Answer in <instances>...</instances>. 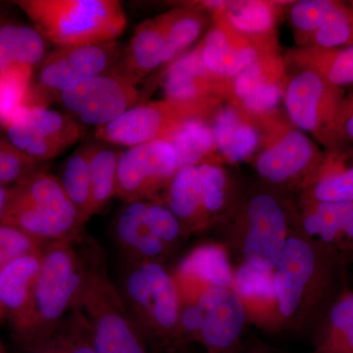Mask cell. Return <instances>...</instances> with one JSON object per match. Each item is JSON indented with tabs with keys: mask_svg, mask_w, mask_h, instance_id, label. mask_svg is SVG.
Masks as SVG:
<instances>
[{
	"mask_svg": "<svg viewBox=\"0 0 353 353\" xmlns=\"http://www.w3.org/2000/svg\"><path fill=\"white\" fill-rule=\"evenodd\" d=\"M0 224L16 228L43 243H73L85 227L59 178L43 170L10 187Z\"/></svg>",
	"mask_w": 353,
	"mask_h": 353,
	"instance_id": "obj_1",
	"label": "cell"
},
{
	"mask_svg": "<svg viewBox=\"0 0 353 353\" xmlns=\"http://www.w3.org/2000/svg\"><path fill=\"white\" fill-rule=\"evenodd\" d=\"M17 6L58 48L114 41L127 26L116 0H21Z\"/></svg>",
	"mask_w": 353,
	"mask_h": 353,
	"instance_id": "obj_2",
	"label": "cell"
},
{
	"mask_svg": "<svg viewBox=\"0 0 353 353\" xmlns=\"http://www.w3.org/2000/svg\"><path fill=\"white\" fill-rule=\"evenodd\" d=\"M74 307L87 318L95 353H146L145 338L103 264H83Z\"/></svg>",
	"mask_w": 353,
	"mask_h": 353,
	"instance_id": "obj_3",
	"label": "cell"
},
{
	"mask_svg": "<svg viewBox=\"0 0 353 353\" xmlns=\"http://www.w3.org/2000/svg\"><path fill=\"white\" fill-rule=\"evenodd\" d=\"M83 263L71 241H52L43 250L34 303L32 324L23 347L46 338L75 305L83 281Z\"/></svg>",
	"mask_w": 353,
	"mask_h": 353,
	"instance_id": "obj_4",
	"label": "cell"
},
{
	"mask_svg": "<svg viewBox=\"0 0 353 353\" xmlns=\"http://www.w3.org/2000/svg\"><path fill=\"white\" fill-rule=\"evenodd\" d=\"M117 289L143 338L176 328L180 304L175 283L157 261L128 260Z\"/></svg>",
	"mask_w": 353,
	"mask_h": 353,
	"instance_id": "obj_5",
	"label": "cell"
},
{
	"mask_svg": "<svg viewBox=\"0 0 353 353\" xmlns=\"http://www.w3.org/2000/svg\"><path fill=\"white\" fill-rule=\"evenodd\" d=\"M125 48L117 41L58 48L44 58L29 105L48 108L74 83L122 67Z\"/></svg>",
	"mask_w": 353,
	"mask_h": 353,
	"instance_id": "obj_6",
	"label": "cell"
},
{
	"mask_svg": "<svg viewBox=\"0 0 353 353\" xmlns=\"http://www.w3.org/2000/svg\"><path fill=\"white\" fill-rule=\"evenodd\" d=\"M209 106L208 101H164L139 104L117 120L97 128L95 137L116 145L128 148L164 139L183 123L201 119Z\"/></svg>",
	"mask_w": 353,
	"mask_h": 353,
	"instance_id": "obj_7",
	"label": "cell"
},
{
	"mask_svg": "<svg viewBox=\"0 0 353 353\" xmlns=\"http://www.w3.org/2000/svg\"><path fill=\"white\" fill-rule=\"evenodd\" d=\"M59 101L74 119L99 128L136 106L139 92L137 83L120 67L74 83Z\"/></svg>",
	"mask_w": 353,
	"mask_h": 353,
	"instance_id": "obj_8",
	"label": "cell"
},
{
	"mask_svg": "<svg viewBox=\"0 0 353 353\" xmlns=\"http://www.w3.org/2000/svg\"><path fill=\"white\" fill-rule=\"evenodd\" d=\"M8 141L34 161H48L82 138L83 128L69 114L27 105L6 128Z\"/></svg>",
	"mask_w": 353,
	"mask_h": 353,
	"instance_id": "obj_9",
	"label": "cell"
},
{
	"mask_svg": "<svg viewBox=\"0 0 353 353\" xmlns=\"http://www.w3.org/2000/svg\"><path fill=\"white\" fill-rule=\"evenodd\" d=\"M176 171L175 152L165 139L132 146L121 153L116 196L125 203L143 201Z\"/></svg>",
	"mask_w": 353,
	"mask_h": 353,
	"instance_id": "obj_10",
	"label": "cell"
},
{
	"mask_svg": "<svg viewBox=\"0 0 353 353\" xmlns=\"http://www.w3.org/2000/svg\"><path fill=\"white\" fill-rule=\"evenodd\" d=\"M285 103L290 119L306 132H331L336 134V123L343 104L338 87L322 76L305 69L285 88Z\"/></svg>",
	"mask_w": 353,
	"mask_h": 353,
	"instance_id": "obj_11",
	"label": "cell"
},
{
	"mask_svg": "<svg viewBox=\"0 0 353 353\" xmlns=\"http://www.w3.org/2000/svg\"><path fill=\"white\" fill-rule=\"evenodd\" d=\"M250 230L243 246L248 263L264 271L277 264L285 243V219L273 197L259 194L248 208Z\"/></svg>",
	"mask_w": 353,
	"mask_h": 353,
	"instance_id": "obj_12",
	"label": "cell"
},
{
	"mask_svg": "<svg viewBox=\"0 0 353 353\" xmlns=\"http://www.w3.org/2000/svg\"><path fill=\"white\" fill-rule=\"evenodd\" d=\"M41 259L43 252L32 253L0 269V303L20 341L31 327L34 288Z\"/></svg>",
	"mask_w": 353,
	"mask_h": 353,
	"instance_id": "obj_13",
	"label": "cell"
},
{
	"mask_svg": "<svg viewBox=\"0 0 353 353\" xmlns=\"http://www.w3.org/2000/svg\"><path fill=\"white\" fill-rule=\"evenodd\" d=\"M203 323L199 336L214 352H226L238 341L245 314L240 299L225 288H209L199 296Z\"/></svg>",
	"mask_w": 353,
	"mask_h": 353,
	"instance_id": "obj_14",
	"label": "cell"
},
{
	"mask_svg": "<svg viewBox=\"0 0 353 353\" xmlns=\"http://www.w3.org/2000/svg\"><path fill=\"white\" fill-rule=\"evenodd\" d=\"M315 268L314 250L307 243L296 238L285 241L274 276L279 307L285 317L296 310Z\"/></svg>",
	"mask_w": 353,
	"mask_h": 353,
	"instance_id": "obj_15",
	"label": "cell"
},
{
	"mask_svg": "<svg viewBox=\"0 0 353 353\" xmlns=\"http://www.w3.org/2000/svg\"><path fill=\"white\" fill-rule=\"evenodd\" d=\"M113 234L128 260L155 261L163 252L164 243L150 228L148 202L125 204L114 220Z\"/></svg>",
	"mask_w": 353,
	"mask_h": 353,
	"instance_id": "obj_16",
	"label": "cell"
},
{
	"mask_svg": "<svg viewBox=\"0 0 353 353\" xmlns=\"http://www.w3.org/2000/svg\"><path fill=\"white\" fill-rule=\"evenodd\" d=\"M169 62L166 36L160 16L139 25L125 48L122 70L138 83L160 65Z\"/></svg>",
	"mask_w": 353,
	"mask_h": 353,
	"instance_id": "obj_17",
	"label": "cell"
},
{
	"mask_svg": "<svg viewBox=\"0 0 353 353\" xmlns=\"http://www.w3.org/2000/svg\"><path fill=\"white\" fill-rule=\"evenodd\" d=\"M196 50L213 76L236 78L259 59L256 48L246 43H234L221 28L210 30Z\"/></svg>",
	"mask_w": 353,
	"mask_h": 353,
	"instance_id": "obj_18",
	"label": "cell"
},
{
	"mask_svg": "<svg viewBox=\"0 0 353 353\" xmlns=\"http://www.w3.org/2000/svg\"><path fill=\"white\" fill-rule=\"evenodd\" d=\"M313 155V145L303 132L290 131L261 153L257 171L267 180L281 183L305 168Z\"/></svg>",
	"mask_w": 353,
	"mask_h": 353,
	"instance_id": "obj_19",
	"label": "cell"
},
{
	"mask_svg": "<svg viewBox=\"0 0 353 353\" xmlns=\"http://www.w3.org/2000/svg\"><path fill=\"white\" fill-rule=\"evenodd\" d=\"M214 78L196 50L176 59L167 70L163 81L165 95L174 101H208L214 88Z\"/></svg>",
	"mask_w": 353,
	"mask_h": 353,
	"instance_id": "obj_20",
	"label": "cell"
},
{
	"mask_svg": "<svg viewBox=\"0 0 353 353\" xmlns=\"http://www.w3.org/2000/svg\"><path fill=\"white\" fill-rule=\"evenodd\" d=\"M46 41L29 26H0V72L14 66H41L46 58Z\"/></svg>",
	"mask_w": 353,
	"mask_h": 353,
	"instance_id": "obj_21",
	"label": "cell"
},
{
	"mask_svg": "<svg viewBox=\"0 0 353 353\" xmlns=\"http://www.w3.org/2000/svg\"><path fill=\"white\" fill-rule=\"evenodd\" d=\"M24 353H95L90 325L78 307L43 340L25 345Z\"/></svg>",
	"mask_w": 353,
	"mask_h": 353,
	"instance_id": "obj_22",
	"label": "cell"
},
{
	"mask_svg": "<svg viewBox=\"0 0 353 353\" xmlns=\"http://www.w3.org/2000/svg\"><path fill=\"white\" fill-rule=\"evenodd\" d=\"M215 146L230 160L239 162L248 157L259 143V134L239 118L232 108L223 109L212 127Z\"/></svg>",
	"mask_w": 353,
	"mask_h": 353,
	"instance_id": "obj_23",
	"label": "cell"
},
{
	"mask_svg": "<svg viewBox=\"0 0 353 353\" xmlns=\"http://www.w3.org/2000/svg\"><path fill=\"white\" fill-rule=\"evenodd\" d=\"M121 153L113 148L92 145L90 157V217L101 212L116 196Z\"/></svg>",
	"mask_w": 353,
	"mask_h": 353,
	"instance_id": "obj_24",
	"label": "cell"
},
{
	"mask_svg": "<svg viewBox=\"0 0 353 353\" xmlns=\"http://www.w3.org/2000/svg\"><path fill=\"white\" fill-rule=\"evenodd\" d=\"M163 139L170 143L175 152L178 170L196 167L215 146L212 129L201 119L183 123Z\"/></svg>",
	"mask_w": 353,
	"mask_h": 353,
	"instance_id": "obj_25",
	"label": "cell"
},
{
	"mask_svg": "<svg viewBox=\"0 0 353 353\" xmlns=\"http://www.w3.org/2000/svg\"><path fill=\"white\" fill-rule=\"evenodd\" d=\"M179 275L208 283L213 288L229 287L232 273L224 250L219 246L204 245L190 252L179 266Z\"/></svg>",
	"mask_w": 353,
	"mask_h": 353,
	"instance_id": "obj_26",
	"label": "cell"
},
{
	"mask_svg": "<svg viewBox=\"0 0 353 353\" xmlns=\"http://www.w3.org/2000/svg\"><path fill=\"white\" fill-rule=\"evenodd\" d=\"M92 145H83L67 159L59 179L67 196L85 225L90 218V157Z\"/></svg>",
	"mask_w": 353,
	"mask_h": 353,
	"instance_id": "obj_27",
	"label": "cell"
},
{
	"mask_svg": "<svg viewBox=\"0 0 353 353\" xmlns=\"http://www.w3.org/2000/svg\"><path fill=\"white\" fill-rule=\"evenodd\" d=\"M301 63L334 85L353 83V46L343 48H312L301 54Z\"/></svg>",
	"mask_w": 353,
	"mask_h": 353,
	"instance_id": "obj_28",
	"label": "cell"
},
{
	"mask_svg": "<svg viewBox=\"0 0 353 353\" xmlns=\"http://www.w3.org/2000/svg\"><path fill=\"white\" fill-rule=\"evenodd\" d=\"M34 69L14 66L0 72V126L6 129L15 116L29 105Z\"/></svg>",
	"mask_w": 353,
	"mask_h": 353,
	"instance_id": "obj_29",
	"label": "cell"
},
{
	"mask_svg": "<svg viewBox=\"0 0 353 353\" xmlns=\"http://www.w3.org/2000/svg\"><path fill=\"white\" fill-rule=\"evenodd\" d=\"M166 36L169 61L194 43L203 28V18L197 11L178 9L160 15Z\"/></svg>",
	"mask_w": 353,
	"mask_h": 353,
	"instance_id": "obj_30",
	"label": "cell"
},
{
	"mask_svg": "<svg viewBox=\"0 0 353 353\" xmlns=\"http://www.w3.org/2000/svg\"><path fill=\"white\" fill-rule=\"evenodd\" d=\"M169 209L178 219L194 217L201 208V187L197 167H185L172 178L168 194Z\"/></svg>",
	"mask_w": 353,
	"mask_h": 353,
	"instance_id": "obj_31",
	"label": "cell"
},
{
	"mask_svg": "<svg viewBox=\"0 0 353 353\" xmlns=\"http://www.w3.org/2000/svg\"><path fill=\"white\" fill-rule=\"evenodd\" d=\"M352 210L353 201L319 202L314 212L304 220V229L309 234L320 236L325 243H331L345 233Z\"/></svg>",
	"mask_w": 353,
	"mask_h": 353,
	"instance_id": "obj_32",
	"label": "cell"
},
{
	"mask_svg": "<svg viewBox=\"0 0 353 353\" xmlns=\"http://www.w3.org/2000/svg\"><path fill=\"white\" fill-rule=\"evenodd\" d=\"M322 353H353V294L341 297L330 311Z\"/></svg>",
	"mask_w": 353,
	"mask_h": 353,
	"instance_id": "obj_33",
	"label": "cell"
},
{
	"mask_svg": "<svg viewBox=\"0 0 353 353\" xmlns=\"http://www.w3.org/2000/svg\"><path fill=\"white\" fill-rule=\"evenodd\" d=\"M313 48H343L353 46V7L339 3L324 24L313 32Z\"/></svg>",
	"mask_w": 353,
	"mask_h": 353,
	"instance_id": "obj_34",
	"label": "cell"
},
{
	"mask_svg": "<svg viewBox=\"0 0 353 353\" xmlns=\"http://www.w3.org/2000/svg\"><path fill=\"white\" fill-rule=\"evenodd\" d=\"M228 22L236 31L260 34L270 31L275 23L273 6L266 2L245 1L233 4L227 12Z\"/></svg>",
	"mask_w": 353,
	"mask_h": 353,
	"instance_id": "obj_35",
	"label": "cell"
},
{
	"mask_svg": "<svg viewBox=\"0 0 353 353\" xmlns=\"http://www.w3.org/2000/svg\"><path fill=\"white\" fill-rule=\"evenodd\" d=\"M314 196L319 202L353 201V166L326 172L316 185Z\"/></svg>",
	"mask_w": 353,
	"mask_h": 353,
	"instance_id": "obj_36",
	"label": "cell"
},
{
	"mask_svg": "<svg viewBox=\"0 0 353 353\" xmlns=\"http://www.w3.org/2000/svg\"><path fill=\"white\" fill-rule=\"evenodd\" d=\"M46 245L16 228L0 224V269L25 255L43 252Z\"/></svg>",
	"mask_w": 353,
	"mask_h": 353,
	"instance_id": "obj_37",
	"label": "cell"
},
{
	"mask_svg": "<svg viewBox=\"0 0 353 353\" xmlns=\"http://www.w3.org/2000/svg\"><path fill=\"white\" fill-rule=\"evenodd\" d=\"M39 170V163L21 153L8 141H0V185L16 183Z\"/></svg>",
	"mask_w": 353,
	"mask_h": 353,
	"instance_id": "obj_38",
	"label": "cell"
},
{
	"mask_svg": "<svg viewBox=\"0 0 353 353\" xmlns=\"http://www.w3.org/2000/svg\"><path fill=\"white\" fill-rule=\"evenodd\" d=\"M236 289L241 296L273 299L276 296L274 278L270 271H264L250 264L241 265L234 277Z\"/></svg>",
	"mask_w": 353,
	"mask_h": 353,
	"instance_id": "obj_39",
	"label": "cell"
},
{
	"mask_svg": "<svg viewBox=\"0 0 353 353\" xmlns=\"http://www.w3.org/2000/svg\"><path fill=\"white\" fill-rule=\"evenodd\" d=\"M336 4L330 0H303L292 7L290 19L297 29L313 34L324 24Z\"/></svg>",
	"mask_w": 353,
	"mask_h": 353,
	"instance_id": "obj_40",
	"label": "cell"
},
{
	"mask_svg": "<svg viewBox=\"0 0 353 353\" xmlns=\"http://www.w3.org/2000/svg\"><path fill=\"white\" fill-rule=\"evenodd\" d=\"M199 168L201 205L209 211H217L224 202V188L226 179L218 167L202 164Z\"/></svg>",
	"mask_w": 353,
	"mask_h": 353,
	"instance_id": "obj_41",
	"label": "cell"
},
{
	"mask_svg": "<svg viewBox=\"0 0 353 353\" xmlns=\"http://www.w3.org/2000/svg\"><path fill=\"white\" fill-rule=\"evenodd\" d=\"M275 61L259 59L234 79V90L239 99H243L255 88L269 82H278Z\"/></svg>",
	"mask_w": 353,
	"mask_h": 353,
	"instance_id": "obj_42",
	"label": "cell"
},
{
	"mask_svg": "<svg viewBox=\"0 0 353 353\" xmlns=\"http://www.w3.org/2000/svg\"><path fill=\"white\" fill-rule=\"evenodd\" d=\"M148 221L153 234L164 245L176 241L180 236L181 225L178 218L170 209L161 204L148 203Z\"/></svg>",
	"mask_w": 353,
	"mask_h": 353,
	"instance_id": "obj_43",
	"label": "cell"
},
{
	"mask_svg": "<svg viewBox=\"0 0 353 353\" xmlns=\"http://www.w3.org/2000/svg\"><path fill=\"white\" fill-rule=\"evenodd\" d=\"M282 97L283 90L280 83L269 82L253 90L241 99V101L253 112L262 113L275 108Z\"/></svg>",
	"mask_w": 353,
	"mask_h": 353,
	"instance_id": "obj_44",
	"label": "cell"
},
{
	"mask_svg": "<svg viewBox=\"0 0 353 353\" xmlns=\"http://www.w3.org/2000/svg\"><path fill=\"white\" fill-rule=\"evenodd\" d=\"M203 323V311L199 303L188 306L180 314L178 325L180 324L181 329L185 334H192L201 332ZM176 325V327H178Z\"/></svg>",
	"mask_w": 353,
	"mask_h": 353,
	"instance_id": "obj_45",
	"label": "cell"
},
{
	"mask_svg": "<svg viewBox=\"0 0 353 353\" xmlns=\"http://www.w3.org/2000/svg\"><path fill=\"white\" fill-rule=\"evenodd\" d=\"M340 132L353 139V102L348 108L341 105L336 123V134Z\"/></svg>",
	"mask_w": 353,
	"mask_h": 353,
	"instance_id": "obj_46",
	"label": "cell"
},
{
	"mask_svg": "<svg viewBox=\"0 0 353 353\" xmlns=\"http://www.w3.org/2000/svg\"><path fill=\"white\" fill-rule=\"evenodd\" d=\"M9 192H10V187L8 185H0V217L3 213L4 208L8 201Z\"/></svg>",
	"mask_w": 353,
	"mask_h": 353,
	"instance_id": "obj_47",
	"label": "cell"
},
{
	"mask_svg": "<svg viewBox=\"0 0 353 353\" xmlns=\"http://www.w3.org/2000/svg\"><path fill=\"white\" fill-rule=\"evenodd\" d=\"M6 317V313H4L3 308H2L1 303H0V321Z\"/></svg>",
	"mask_w": 353,
	"mask_h": 353,
	"instance_id": "obj_48",
	"label": "cell"
},
{
	"mask_svg": "<svg viewBox=\"0 0 353 353\" xmlns=\"http://www.w3.org/2000/svg\"><path fill=\"white\" fill-rule=\"evenodd\" d=\"M0 353H6L3 345H2L1 340H0Z\"/></svg>",
	"mask_w": 353,
	"mask_h": 353,
	"instance_id": "obj_49",
	"label": "cell"
}]
</instances>
